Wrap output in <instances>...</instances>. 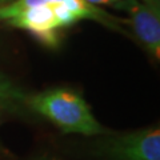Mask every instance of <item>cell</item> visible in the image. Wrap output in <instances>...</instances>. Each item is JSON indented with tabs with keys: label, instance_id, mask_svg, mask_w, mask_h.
Segmentation results:
<instances>
[{
	"label": "cell",
	"instance_id": "1",
	"mask_svg": "<svg viewBox=\"0 0 160 160\" xmlns=\"http://www.w3.org/2000/svg\"><path fill=\"white\" fill-rule=\"evenodd\" d=\"M82 20L119 29V19L84 0H13L0 6V22L23 29L49 48L60 44L62 32Z\"/></svg>",
	"mask_w": 160,
	"mask_h": 160
},
{
	"label": "cell",
	"instance_id": "7",
	"mask_svg": "<svg viewBox=\"0 0 160 160\" xmlns=\"http://www.w3.org/2000/svg\"><path fill=\"white\" fill-rule=\"evenodd\" d=\"M12 2H13V0H0V6H6V4H9Z\"/></svg>",
	"mask_w": 160,
	"mask_h": 160
},
{
	"label": "cell",
	"instance_id": "5",
	"mask_svg": "<svg viewBox=\"0 0 160 160\" xmlns=\"http://www.w3.org/2000/svg\"><path fill=\"white\" fill-rule=\"evenodd\" d=\"M28 99L29 95H27L24 89L6 75L0 73V111L13 115L26 113L31 111Z\"/></svg>",
	"mask_w": 160,
	"mask_h": 160
},
{
	"label": "cell",
	"instance_id": "8",
	"mask_svg": "<svg viewBox=\"0 0 160 160\" xmlns=\"http://www.w3.org/2000/svg\"><path fill=\"white\" fill-rule=\"evenodd\" d=\"M142 2H146V3H155V2H158V0H142Z\"/></svg>",
	"mask_w": 160,
	"mask_h": 160
},
{
	"label": "cell",
	"instance_id": "6",
	"mask_svg": "<svg viewBox=\"0 0 160 160\" xmlns=\"http://www.w3.org/2000/svg\"><path fill=\"white\" fill-rule=\"evenodd\" d=\"M92 6H115L116 3H119L120 0H84Z\"/></svg>",
	"mask_w": 160,
	"mask_h": 160
},
{
	"label": "cell",
	"instance_id": "4",
	"mask_svg": "<svg viewBox=\"0 0 160 160\" xmlns=\"http://www.w3.org/2000/svg\"><path fill=\"white\" fill-rule=\"evenodd\" d=\"M103 152L112 160H160V129L148 128L111 138Z\"/></svg>",
	"mask_w": 160,
	"mask_h": 160
},
{
	"label": "cell",
	"instance_id": "9",
	"mask_svg": "<svg viewBox=\"0 0 160 160\" xmlns=\"http://www.w3.org/2000/svg\"><path fill=\"white\" fill-rule=\"evenodd\" d=\"M0 152H6V149H4V147L2 146V143H0Z\"/></svg>",
	"mask_w": 160,
	"mask_h": 160
},
{
	"label": "cell",
	"instance_id": "2",
	"mask_svg": "<svg viewBox=\"0 0 160 160\" xmlns=\"http://www.w3.org/2000/svg\"><path fill=\"white\" fill-rule=\"evenodd\" d=\"M29 109L48 119L67 133H82L86 136L104 132L88 103L79 93L67 88L47 89L28 99Z\"/></svg>",
	"mask_w": 160,
	"mask_h": 160
},
{
	"label": "cell",
	"instance_id": "3",
	"mask_svg": "<svg viewBox=\"0 0 160 160\" xmlns=\"http://www.w3.org/2000/svg\"><path fill=\"white\" fill-rule=\"evenodd\" d=\"M116 8L124 9L129 19L136 39L152 56L160 59V8L158 2L146 3L142 0H120L115 4Z\"/></svg>",
	"mask_w": 160,
	"mask_h": 160
}]
</instances>
